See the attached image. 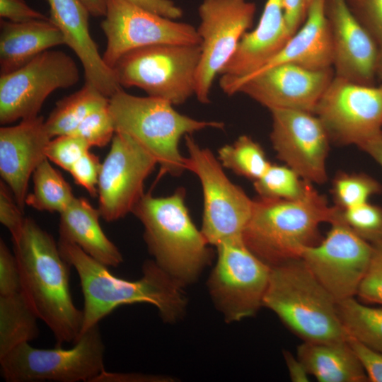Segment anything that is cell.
Listing matches in <instances>:
<instances>
[{
  "label": "cell",
  "instance_id": "obj_39",
  "mask_svg": "<svg viewBox=\"0 0 382 382\" xmlns=\"http://www.w3.org/2000/svg\"><path fill=\"white\" fill-rule=\"evenodd\" d=\"M101 165L99 158L88 151L69 170L75 183L85 188L93 197L98 195V183Z\"/></svg>",
  "mask_w": 382,
  "mask_h": 382
},
{
  "label": "cell",
  "instance_id": "obj_45",
  "mask_svg": "<svg viewBox=\"0 0 382 382\" xmlns=\"http://www.w3.org/2000/svg\"><path fill=\"white\" fill-rule=\"evenodd\" d=\"M144 9L170 19L183 16L180 8L171 0H127Z\"/></svg>",
  "mask_w": 382,
  "mask_h": 382
},
{
  "label": "cell",
  "instance_id": "obj_43",
  "mask_svg": "<svg viewBox=\"0 0 382 382\" xmlns=\"http://www.w3.org/2000/svg\"><path fill=\"white\" fill-rule=\"evenodd\" d=\"M0 16L13 23L50 18L30 7L23 0H0Z\"/></svg>",
  "mask_w": 382,
  "mask_h": 382
},
{
  "label": "cell",
  "instance_id": "obj_20",
  "mask_svg": "<svg viewBox=\"0 0 382 382\" xmlns=\"http://www.w3.org/2000/svg\"><path fill=\"white\" fill-rule=\"evenodd\" d=\"M52 139L40 115L0 128V175L23 212L29 180Z\"/></svg>",
  "mask_w": 382,
  "mask_h": 382
},
{
  "label": "cell",
  "instance_id": "obj_14",
  "mask_svg": "<svg viewBox=\"0 0 382 382\" xmlns=\"http://www.w3.org/2000/svg\"><path fill=\"white\" fill-rule=\"evenodd\" d=\"M100 27L107 38L103 61L112 69L125 53L158 44L200 45L197 30L144 9L127 0H108Z\"/></svg>",
  "mask_w": 382,
  "mask_h": 382
},
{
  "label": "cell",
  "instance_id": "obj_35",
  "mask_svg": "<svg viewBox=\"0 0 382 382\" xmlns=\"http://www.w3.org/2000/svg\"><path fill=\"white\" fill-rule=\"evenodd\" d=\"M115 134L109 103L89 114L71 134L81 137L91 146L108 145Z\"/></svg>",
  "mask_w": 382,
  "mask_h": 382
},
{
  "label": "cell",
  "instance_id": "obj_10",
  "mask_svg": "<svg viewBox=\"0 0 382 382\" xmlns=\"http://www.w3.org/2000/svg\"><path fill=\"white\" fill-rule=\"evenodd\" d=\"M217 260L208 280L216 308L227 322L253 316L262 306L271 267L257 257L243 238L216 246Z\"/></svg>",
  "mask_w": 382,
  "mask_h": 382
},
{
  "label": "cell",
  "instance_id": "obj_47",
  "mask_svg": "<svg viewBox=\"0 0 382 382\" xmlns=\"http://www.w3.org/2000/svg\"><path fill=\"white\" fill-rule=\"evenodd\" d=\"M284 358L292 381H308L309 374L298 357H294L289 352H286L284 354Z\"/></svg>",
  "mask_w": 382,
  "mask_h": 382
},
{
  "label": "cell",
  "instance_id": "obj_33",
  "mask_svg": "<svg viewBox=\"0 0 382 382\" xmlns=\"http://www.w3.org/2000/svg\"><path fill=\"white\" fill-rule=\"evenodd\" d=\"M381 191V184L371 176L346 173L335 177L331 190L335 206L342 210L368 202L372 195Z\"/></svg>",
  "mask_w": 382,
  "mask_h": 382
},
{
  "label": "cell",
  "instance_id": "obj_19",
  "mask_svg": "<svg viewBox=\"0 0 382 382\" xmlns=\"http://www.w3.org/2000/svg\"><path fill=\"white\" fill-rule=\"evenodd\" d=\"M336 76L374 86L379 47L350 12L346 0H325Z\"/></svg>",
  "mask_w": 382,
  "mask_h": 382
},
{
  "label": "cell",
  "instance_id": "obj_12",
  "mask_svg": "<svg viewBox=\"0 0 382 382\" xmlns=\"http://www.w3.org/2000/svg\"><path fill=\"white\" fill-rule=\"evenodd\" d=\"M330 229L317 245L306 247L301 258L337 301L357 295L369 268L373 245L342 219L340 209Z\"/></svg>",
  "mask_w": 382,
  "mask_h": 382
},
{
  "label": "cell",
  "instance_id": "obj_29",
  "mask_svg": "<svg viewBox=\"0 0 382 382\" xmlns=\"http://www.w3.org/2000/svg\"><path fill=\"white\" fill-rule=\"evenodd\" d=\"M33 191L28 194L25 205L39 211L62 213L76 197L69 184L47 158L33 173Z\"/></svg>",
  "mask_w": 382,
  "mask_h": 382
},
{
  "label": "cell",
  "instance_id": "obj_40",
  "mask_svg": "<svg viewBox=\"0 0 382 382\" xmlns=\"http://www.w3.org/2000/svg\"><path fill=\"white\" fill-rule=\"evenodd\" d=\"M21 291L18 265L4 241L0 239V295L6 296Z\"/></svg>",
  "mask_w": 382,
  "mask_h": 382
},
{
  "label": "cell",
  "instance_id": "obj_41",
  "mask_svg": "<svg viewBox=\"0 0 382 382\" xmlns=\"http://www.w3.org/2000/svg\"><path fill=\"white\" fill-rule=\"evenodd\" d=\"M25 219L23 212L16 202L11 190L1 180L0 182V221L1 224L13 236L20 231Z\"/></svg>",
  "mask_w": 382,
  "mask_h": 382
},
{
  "label": "cell",
  "instance_id": "obj_34",
  "mask_svg": "<svg viewBox=\"0 0 382 382\" xmlns=\"http://www.w3.org/2000/svg\"><path fill=\"white\" fill-rule=\"evenodd\" d=\"M340 216L355 233L371 244L382 241V207L368 202L340 209Z\"/></svg>",
  "mask_w": 382,
  "mask_h": 382
},
{
  "label": "cell",
  "instance_id": "obj_37",
  "mask_svg": "<svg viewBox=\"0 0 382 382\" xmlns=\"http://www.w3.org/2000/svg\"><path fill=\"white\" fill-rule=\"evenodd\" d=\"M346 3L357 21L378 47L382 46V0H346Z\"/></svg>",
  "mask_w": 382,
  "mask_h": 382
},
{
  "label": "cell",
  "instance_id": "obj_24",
  "mask_svg": "<svg viewBox=\"0 0 382 382\" xmlns=\"http://www.w3.org/2000/svg\"><path fill=\"white\" fill-rule=\"evenodd\" d=\"M100 216L98 209L86 199L75 197L59 214V241L75 244L99 262L116 267L123 262V257L103 232Z\"/></svg>",
  "mask_w": 382,
  "mask_h": 382
},
{
  "label": "cell",
  "instance_id": "obj_31",
  "mask_svg": "<svg viewBox=\"0 0 382 382\" xmlns=\"http://www.w3.org/2000/svg\"><path fill=\"white\" fill-rule=\"evenodd\" d=\"M217 158L223 168L253 181L271 165L262 146L247 135L240 136L233 144L221 147Z\"/></svg>",
  "mask_w": 382,
  "mask_h": 382
},
{
  "label": "cell",
  "instance_id": "obj_9",
  "mask_svg": "<svg viewBox=\"0 0 382 382\" xmlns=\"http://www.w3.org/2000/svg\"><path fill=\"white\" fill-rule=\"evenodd\" d=\"M187 149L185 167L198 178L203 193L201 231L209 245L216 246L243 238L250 219L253 200L225 174L223 166L207 148L201 147L191 134L185 136Z\"/></svg>",
  "mask_w": 382,
  "mask_h": 382
},
{
  "label": "cell",
  "instance_id": "obj_49",
  "mask_svg": "<svg viewBox=\"0 0 382 382\" xmlns=\"http://www.w3.org/2000/svg\"><path fill=\"white\" fill-rule=\"evenodd\" d=\"M90 14L98 17L105 16L108 0H81Z\"/></svg>",
  "mask_w": 382,
  "mask_h": 382
},
{
  "label": "cell",
  "instance_id": "obj_48",
  "mask_svg": "<svg viewBox=\"0 0 382 382\" xmlns=\"http://www.w3.org/2000/svg\"><path fill=\"white\" fill-rule=\"evenodd\" d=\"M382 168V132L359 147Z\"/></svg>",
  "mask_w": 382,
  "mask_h": 382
},
{
  "label": "cell",
  "instance_id": "obj_38",
  "mask_svg": "<svg viewBox=\"0 0 382 382\" xmlns=\"http://www.w3.org/2000/svg\"><path fill=\"white\" fill-rule=\"evenodd\" d=\"M371 245V262L357 295L366 303L382 306V241Z\"/></svg>",
  "mask_w": 382,
  "mask_h": 382
},
{
  "label": "cell",
  "instance_id": "obj_18",
  "mask_svg": "<svg viewBox=\"0 0 382 382\" xmlns=\"http://www.w3.org/2000/svg\"><path fill=\"white\" fill-rule=\"evenodd\" d=\"M270 139L279 159L303 180L323 184L327 180L325 161L329 136L313 112L273 109Z\"/></svg>",
  "mask_w": 382,
  "mask_h": 382
},
{
  "label": "cell",
  "instance_id": "obj_13",
  "mask_svg": "<svg viewBox=\"0 0 382 382\" xmlns=\"http://www.w3.org/2000/svg\"><path fill=\"white\" fill-rule=\"evenodd\" d=\"M255 10L247 0H204L199 6L201 57L195 95L200 103L209 102L212 83L250 28Z\"/></svg>",
  "mask_w": 382,
  "mask_h": 382
},
{
  "label": "cell",
  "instance_id": "obj_44",
  "mask_svg": "<svg viewBox=\"0 0 382 382\" xmlns=\"http://www.w3.org/2000/svg\"><path fill=\"white\" fill-rule=\"evenodd\" d=\"M286 25L291 35L303 25L313 0H282Z\"/></svg>",
  "mask_w": 382,
  "mask_h": 382
},
{
  "label": "cell",
  "instance_id": "obj_1",
  "mask_svg": "<svg viewBox=\"0 0 382 382\" xmlns=\"http://www.w3.org/2000/svg\"><path fill=\"white\" fill-rule=\"evenodd\" d=\"M11 238L23 294L52 332L57 345L75 343L81 335L83 312L73 301L69 265L58 243L30 218L25 219Z\"/></svg>",
  "mask_w": 382,
  "mask_h": 382
},
{
  "label": "cell",
  "instance_id": "obj_46",
  "mask_svg": "<svg viewBox=\"0 0 382 382\" xmlns=\"http://www.w3.org/2000/svg\"><path fill=\"white\" fill-rule=\"evenodd\" d=\"M163 376L143 374L114 373L105 369L93 382L163 381Z\"/></svg>",
  "mask_w": 382,
  "mask_h": 382
},
{
  "label": "cell",
  "instance_id": "obj_50",
  "mask_svg": "<svg viewBox=\"0 0 382 382\" xmlns=\"http://www.w3.org/2000/svg\"><path fill=\"white\" fill-rule=\"evenodd\" d=\"M376 76L382 79V46L379 47L376 65Z\"/></svg>",
  "mask_w": 382,
  "mask_h": 382
},
{
  "label": "cell",
  "instance_id": "obj_21",
  "mask_svg": "<svg viewBox=\"0 0 382 382\" xmlns=\"http://www.w3.org/2000/svg\"><path fill=\"white\" fill-rule=\"evenodd\" d=\"M291 35L282 0H267L260 21L241 39L233 54L220 72L221 89L255 74L286 45Z\"/></svg>",
  "mask_w": 382,
  "mask_h": 382
},
{
  "label": "cell",
  "instance_id": "obj_23",
  "mask_svg": "<svg viewBox=\"0 0 382 382\" xmlns=\"http://www.w3.org/2000/svg\"><path fill=\"white\" fill-rule=\"evenodd\" d=\"M284 63H291L315 70L332 66V39L325 12V0L313 1L306 21L290 37L284 47L262 69L251 76ZM241 81L223 88V91L226 93L231 86Z\"/></svg>",
  "mask_w": 382,
  "mask_h": 382
},
{
  "label": "cell",
  "instance_id": "obj_36",
  "mask_svg": "<svg viewBox=\"0 0 382 382\" xmlns=\"http://www.w3.org/2000/svg\"><path fill=\"white\" fill-rule=\"evenodd\" d=\"M91 146L75 134H64L52 139L45 150L46 158L62 169L69 171Z\"/></svg>",
  "mask_w": 382,
  "mask_h": 382
},
{
  "label": "cell",
  "instance_id": "obj_30",
  "mask_svg": "<svg viewBox=\"0 0 382 382\" xmlns=\"http://www.w3.org/2000/svg\"><path fill=\"white\" fill-rule=\"evenodd\" d=\"M337 310L350 338L382 353V308L364 305L351 297L337 301Z\"/></svg>",
  "mask_w": 382,
  "mask_h": 382
},
{
  "label": "cell",
  "instance_id": "obj_11",
  "mask_svg": "<svg viewBox=\"0 0 382 382\" xmlns=\"http://www.w3.org/2000/svg\"><path fill=\"white\" fill-rule=\"evenodd\" d=\"M79 67L66 53L46 50L19 69L0 77V123L36 117L54 91L76 85Z\"/></svg>",
  "mask_w": 382,
  "mask_h": 382
},
{
  "label": "cell",
  "instance_id": "obj_16",
  "mask_svg": "<svg viewBox=\"0 0 382 382\" xmlns=\"http://www.w3.org/2000/svg\"><path fill=\"white\" fill-rule=\"evenodd\" d=\"M157 164L156 158L134 139L116 132L99 174L100 216L112 222L132 212L144 195L146 179Z\"/></svg>",
  "mask_w": 382,
  "mask_h": 382
},
{
  "label": "cell",
  "instance_id": "obj_42",
  "mask_svg": "<svg viewBox=\"0 0 382 382\" xmlns=\"http://www.w3.org/2000/svg\"><path fill=\"white\" fill-rule=\"evenodd\" d=\"M348 342L361 362L369 381L382 382V353L354 339L349 337Z\"/></svg>",
  "mask_w": 382,
  "mask_h": 382
},
{
  "label": "cell",
  "instance_id": "obj_28",
  "mask_svg": "<svg viewBox=\"0 0 382 382\" xmlns=\"http://www.w3.org/2000/svg\"><path fill=\"white\" fill-rule=\"evenodd\" d=\"M108 103L109 98L86 83L79 91L57 102L45 120L50 136L71 134L89 114Z\"/></svg>",
  "mask_w": 382,
  "mask_h": 382
},
{
  "label": "cell",
  "instance_id": "obj_25",
  "mask_svg": "<svg viewBox=\"0 0 382 382\" xmlns=\"http://www.w3.org/2000/svg\"><path fill=\"white\" fill-rule=\"evenodd\" d=\"M65 44L50 18L25 23L0 21V73L12 72L40 53Z\"/></svg>",
  "mask_w": 382,
  "mask_h": 382
},
{
  "label": "cell",
  "instance_id": "obj_2",
  "mask_svg": "<svg viewBox=\"0 0 382 382\" xmlns=\"http://www.w3.org/2000/svg\"><path fill=\"white\" fill-rule=\"evenodd\" d=\"M58 245L62 257L76 270L80 279L84 299L80 336L125 304H151L168 323L176 321L184 313L187 302L183 286L154 260L144 263L139 279L128 281L113 275L108 267L76 245L59 241Z\"/></svg>",
  "mask_w": 382,
  "mask_h": 382
},
{
  "label": "cell",
  "instance_id": "obj_5",
  "mask_svg": "<svg viewBox=\"0 0 382 382\" xmlns=\"http://www.w3.org/2000/svg\"><path fill=\"white\" fill-rule=\"evenodd\" d=\"M262 306L273 311L303 342L348 340L337 301L301 258L271 267Z\"/></svg>",
  "mask_w": 382,
  "mask_h": 382
},
{
  "label": "cell",
  "instance_id": "obj_26",
  "mask_svg": "<svg viewBox=\"0 0 382 382\" xmlns=\"http://www.w3.org/2000/svg\"><path fill=\"white\" fill-rule=\"evenodd\" d=\"M297 357L320 382H366L368 376L348 340L303 342Z\"/></svg>",
  "mask_w": 382,
  "mask_h": 382
},
{
  "label": "cell",
  "instance_id": "obj_27",
  "mask_svg": "<svg viewBox=\"0 0 382 382\" xmlns=\"http://www.w3.org/2000/svg\"><path fill=\"white\" fill-rule=\"evenodd\" d=\"M39 319L22 291L0 295V359L39 334Z\"/></svg>",
  "mask_w": 382,
  "mask_h": 382
},
{
  "label": "cell",
  "instance_id": "obj_3",
  "mask_svg": "<svg viewBox=\"0 0 382 382\" xmlns=\"http://www.w3.org/2000/svg\"><path fill=\"white\" fill-rule=\"evenodd\" d=\"M339 211L329 206L311 183L297 199L259 197L253 200L243 239L250 251L272 267L299 258L303 248L316 245L320 224L332 222Z\"/></svg>",
  "mask_w": 382,
  "mask_h": 382
},
{
  "label": "cell",
  "instance_id": "obj_17",
  "mask_svg": "<svg viewBox=\"0 0 382 382\" xmlns=\"http://www.w3.org/2000/svg\"><path fill=\"white\" fill-rule=\"evenodd\" d=\"M335 75L332 67L315 70L280 64L236 83L226 94L243 93L270 110L293 109L313 113Z\"/></svg>",
  "mask_w": 382,
  "mask_h": 382
},
{
  "label": "cell",
  "instance_id": "obj_15",
  "mask_svg": "<svg viewBox=\"0 0 382 382\" xmlns=\"http://www.w3.org/2000/svg\"><path fill=\"white\" fill-rule=\"evenodd\" d=\"M313 113L330 140L360 147L382 132V85L364 86L335 75Z\"/></svg>",
  "mask_w": 382,
  "mask_h": 382
},
{
  "label": "cell",
  "instance_id": "obj_8",
  "mask_svg": "<svg viewBox=\"0 0 382 382\" xmlns=\"http://www.w3.org/2000/svg\"><path fill=\"white\" fill-rule=\"evenodd\" d=\"M105 345L96 325L74 345L39 349L23 342L0 359L7 382H93L104 370Z\"/></svg>",
  "mask_w": 382,
  "mask_h": 382
},
{
  "label": "cell",
  "instance_id": "obj_22",
  "mask_svg": "<svg viewBox=\"0 0 382 382\" xmlns=\"http://www.w3.org/2000/svg\"><path fill=\"white\" fill-rule=\"evenodd\" d=\"M50 20L62 32L68 45L80 60L86 83L110 98L122 87L115 73L100 54L89 30L90 13L81 0H47Z\"/></svg>",
  "mask_w": 382,
  "mask_h": 382
},
{
  "label": "cell",
  "instance_id": "obj_7",
  "mask_svg": "<svg viewBox=\"0 0 382 382\" xmlns=\"http://www.w3.org/2000/svg\"><path fill=\"white\" fill-rule=\"evenodd\" d=\"M200 57L199 45H154L125 53L112 70L121 87H137L178 105L195 94Z\"/></svg>",
  "mask_w": 382,
  "mask_h": 382
},
{
  "label": "cell",
  "instance_id": "obj_32",
  "mask_svg": "<svg viewBox=\"0 0 382 382\" xmlns=\"http://www.w3.org/2000/svg\"><path fill=\"white\" fill-rule=\"evenodd\" d=\"M310 182L302 179L287 166L271 164L266 172L253 181L260 197L294 199L306 192Z\"/></svg>",
  "mask_w": 382,
  "mask_h": 382
},
{
  "label": "cell",
  "instance_id": "obj_6",
  "mask_svg": "<svg viewBox=\"0 0 382 382\" xmlns=\"http://www.w3.org/2000/svg\"><path fill=\"white\" fill-rule=\"evenodd\" d=\"M168 101L140 97L122 88L109 98V110L115 132L125 133L157 161L159 175L178 176L185 170V157L179 150L183 137L206 128L222 129L217 121L198 120L177 112Z\"/></svg>",
  "mask_w": 382,
  "mask_h": 382
},
{
  "label": "cell",
  "instance_id": "obj_4",
  "mask_svg": "<svg viewBox=\"0 0 382 382\" xmlns=\"http://www.w3.org/2000/svg\"><path fill=\"white\" fill-rule=\"evenodd\" d=\"M132 213L144 226V238L154 261L183 287L194 282L210 262L212 251L185 204V190L154 197L144 193Z\"/></svg>",
  "mask_w": 382,
  "mask_h": 382
}]
</instances>
